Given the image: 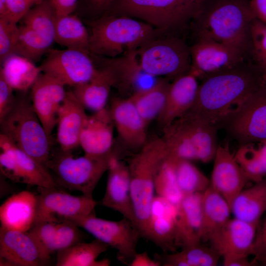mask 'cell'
Segmentation results:
<instances>
[{
    "mask_svg": "<svg viewBox=\"0 0 266 266\" xmlns=\"http://www.w3.org/2000/svg\"><path fill=\"white\" fill-rule=\"evenodd\" d=\"M224 127L240 145L266 141V84L247 100Z\"/></svg>",
    "mask_w": 266,
    "mask_h": 266,
    "instance_id": "4fadbf2b",
    "label": "cell"
},
{
    "mask_svg": "<svg viewBox=\"0 0 266 266\" xmlns=\"http://www.w3.org/2000/svg\"><path fill=\"white\" fill-rule=\"evenodd\" d=\"M221 256L211 246L201 243L181 248L179 252L160 255L154 258L164 266H216Z\"/></svg>",
    "mask_w": 266,
    "mask_h": 266,
    "instance_id": "d590c367",
    "label": "cell"
},
{
    "mask_svg": "<svg viewBox=\"0 0 266 266\" xmlns=\"http://www.w3.org/2000/svg\"><path fill=\"white\" fill-rule=\"evenodd\" d=\"M112 154L95 157L84 154L75 158L71 153L62 151L50 155L46 167L53 173L58 187L78 191L93 197V191L100 179L107 171Z\"/></svg>",
    "mask_w": 266,
    "mask_h": 266,
    "instance_id": "ba28073f",
    "label": "cell"
},
{
    "mask_svg": "<svg viewBox=\"0 0 266 266\" xmlns=\"http://www.w3.org/2000/svg\"><path fill=\"white\" fill-rule=\"evenodd\" d=\"M85 109L71 90L66 91L57 124V141L62 151L71 153L80 146V135L88 116Z\"/></svg>",
    "mask_w": 266,
    "mask_h": 266,
    "instance_id": "cb8c5ba5",
    "label": "cell"
},
{
    "mask_svg": "<svg viewBox=\"0 0 266 266\" xmlns=\"http://www.w3.org/2000/svg\"><path fill=\"white\" fill-rule=\"evenodd\" d=\"M36 3V0H6L5 14L2 17L18 23Z\"/></svg>",
    "mask_w": 266,
    "mask_h": 266,
    "instance_id": "7dc6e473",
    "label": "cell"
},
{
    "mask_svg": "<svg viewBox=\"0 0 266 266\" xmlns=\"http://www.w3.org/2000/svg\"><path fill=\"white\" fill-rule=\"evenodd\" d=\"M154 189L157 196L163 198L176 208L183 198L173 167L166 160L157 173L154 181Z\"/></svg>",
    "mask_w": 266,
    "mask_h": 266,
    "instance_id": "b9f144b4",
    "label": "cell"
},
{
    "mask_svg": "<svg viewBox=\"0 0 266 266\" xmlns=\"http://www.w3.org/2000/svg\"></svg>",
    "mask_w": 266,
    "mask_h": 266,
    "instance_id": "91938a15",
    "label": "cell"
},
{
    "mask_svg": "<svg viewBox=\"0 0 266 266\" xmlns=\"http://www.w3.org/2000/svg\"><path fill=\"white\" fill-rule=\"evenodd\" d=\"M213 160L210 186L226 200L231 208L234 199L251 180L236 161L228 143L218 144Z\"/></svg>",
    "mask_w": 266,
    "mask_h": 266,
    "instance_id": "2e32d148",
    "label": "cell"
},
{
    "mask_svg": "<svg viewBox=\"0 0 266 266\" xmlns=\"http://www.w3.org/2000/svg\"><path fill=\"white\" fill-rule=\"evenodd\" d=\"M231 211L234 218L259 226L266 211V178L243 189L233 200Z\"/></svg>",
    "mask_w": 266,
    "mask_h": 266,
    "instance_id": "4dcf8cb0",
    "label": "cell"
},
{
    "mask_svg": "<svg viewBox=\"0 0 266 266\" xmlns=\"http://www.w3.org/2000/svg\"><path fill=\"white\" fill-rule=\"evenodd\" d=\"M1 73L14 90L26 93L42 72L39 66L28 59L14 54L1 64Z\"/></svg>",
    "mask_w": 266,
    "mask_h": 266,
    "instance_id": "e575fe53",
    "label": "cell"
},
{
    "mask_svg": "<svg viewBox=\"0 0 266 266\" xmlns=\"http://www.w3.org/2000/svg\"><path fill=\"white\" fill-rule=\"evenodd\" d=\"M203 79L195 101L187 112L217 129L224 127L266 84L265 75L254 61L247 63L244 59Z\"/></svg>",
    "mask_w": 266,
    "mask_h": 266,
    "instance_id": "6da1fadb",
    "label": "cell"
},
{
    "mask_svg": "<svg viewBox=\"0 0 266 266\" xmlns=\"http://www.w3.org/2000/svg\"><path fill=\"white\" fill-rule=\"evenodd\" d=\"M0 170L2 175L16 183H24L18 164L10 151L0 148Z\"/></svg>",
    "mask_w": 266,
    "mask_h": 266,
    "instance_id": "bcb514c9",
    "label": "cell"
},
{
    "mask_svg": "<svg viewBox=\"0 0 266 266\" xmlns=\"http://www.w3.org/2000/svg\"><path fill=\"white\" fill-rule=\"evenodd\" d=\"M17 23L5 17H0V62L15 54L19 29Z\"/></svg>",
    "mask_w": 266,
    "mask_h": 266,
    "instance_id": "ee69618b",
    "label": "cell"
},
{
    "mask_svg": "<svg viewBox=\"0 0 266 266\" xmlns=\"http://www.w3.org/2000/svg\"><path fill=\"white\" fill-rule=\"evenodd\" d=\"M0 148L9 150L15 157L20 168L24 183L38 187H58L45 166L19 148L1 133Z\"/></svg>",
    "mask_w": 266,
    "mask_h": 266,
    "instance_id": "1f68e13d",
    "label": "cell"
},
{
    "mask_svg": "<svg viewBox=\"0 0 266 266\" xmlns=\"http://www.w3.org/2000/svg\"><path fill=\"white\" fill-rule=\"evenodd\" d=\"M87 22L90 27V52L99 57H121L162 35L150 24L126 16L104 15Z\"/></svg>",
    "mask_w": 266,
    "mask_h": 266,
    "instance_id": "3957f363",
    "label": "cell"
},
{
    "mask_svg": "<svg viewBox=\"0 0 266 266\" xmlns=\"http://www.w3.org/2000/svg\"><path fill=\"white\" fill-rule=\"evenodd\" d=\"M166 160L173 167L183 196L203 193L210 186V180L191 161L171 157H167Z\"/></svg>",
    "mask_w": 266,
    "mask_h": 266,
    "instance_id": "74e56055",
    "label": "cell"
},
{
    "mask_svg": "<svg viewBox=\"0 0 266 266\" xmlns=\"http://www.w3.org/2000/svg\"><path fill=\"white\" fill-rule=\"evenodd\" d=\"M42 72L72 87L90 81L98 68L91 54L75 49H50L39 66Z\"/></svg>",
    "mask_w": 266,
    "mask_h": 266,
    "instance_id": "7c38bea8",
    "label": "cell"
},
{
    "mask_svg": "<svg viewBox=\"0 0 266 266\" xmlns=\"http://www.w3.org/2000/svg\"><path fill=\"white\" fill-rule=\"evenodd\" d=\"M255 18L249 0H204L192 22L197 39L214 40L246 56L251 53Z\"/></svg>",
    "mask_w": 266,
    "mask_h": 266,
    "instance_id": "7a4b0ae2",
    "label": "cell"
},
{
    "mask_svg": "<svg viewBox=\"0 0 266 266\" xmlns=\"http://www.w3.org/2000/svg\"><path fill=\"white\" fill-rule=\"evenodd\" d=\"M37 204L33 224L42 222H63L95 213L98 203L84 195L76 196L58 187H38Z\"/></svg>",
    "mask_w": 266,
    "mask_h": 266,
    "instance_id": "8fae6325",
    "label": "cell"
},
{
    "mask_svg": "<svg viewBox=\"0 0 266 266\" xmlns=\"http://www.w3.org/2000/svg\"><path fill=\"white\" fill-rule=\"evenodd\" d=\"M55 42L67 49L91 54L89 31L78 14L56 15Z\"/></svg>",
    "mask_w": 266,
    "mask_h": 266,
    "instance_id": "836d02e7",
    "label": "cell"
},
{
    "mask_svg": "<svg viewBox=\"0 0 266 266\" xmlns=\"http://www.w3.org/2000/svg\"><path fill=\"white\" fill-rule=\"evenodd\" d=\"M226 200L210 186L203 192L202 201L201 241H210L230 219Z\"/></svg>",
    "mask_w": 266,
    "mask_h": 266,
    "instance_id": "f546056e",
    "label": "cell"
},
{
    "mask_svg": "<svg viewBox=\"0 0 266 266\" xmlns=\"http://www.w3.org/2000/svg\"><path fill=\"white\" fill-rule=\"evenodd\" d=\"M258 226L234 218L230 219L210 240V246L222 257L233 255H251Z\"/></svg>",
    "mask_w": 266,
    "mask_h": 266,
    "instance_id": "603a6c76",
    "label": "cell"
},
{
    "mask_svg": "<svg viewBox=\"0 0 266 266\" xmlns=\"http://www.w3.org/2000/svg\"><path fill=\"white\" fill-rule=\"evenodd\" d=\"M49 259L28 232L0 227V266H44Z\"/></svg>",
    "mask_w": 266,
    "mask_h": 266,
    "instance_id": "9a60e30c",
    "label": "cell"
},
{
    "mask_svg": "<svg viewBox=\"0 0 266 266\" xmlns=\"http://www.w3.org/2000/svg\"><path fill=\"white\" fill-rule=\"evenodd\" d=\"M100 57L95 56L94 59L112 69L116 78L115 86L131 91V95L152 87L159 80L143 69L134 51L115 58Z\"/></svg>",
    "mask_w": 266,
    "mask_h": 266,
    "instance_id": "484cf974",
    "label": "cell"
},
{
    "mask_svg": "<svg viewBox=\"0 0 266 266\" xmlns=\"http://www.w3.org/2000/svg\"><path fill=\"white\" fill-rule=\"evenodd\" d=\"M65 86L55 77L42 72L31 89L33 107L46 133L51 138L66 95Z\"/></svg>",
    "mask_w": 266,
    "mask_h": 266,
    "instance_id": "5bb4252c",
    "label": "cell"
},
{
    "mask_svg": "<svg viewBox=\"0 0 266 266\" xmlns=\"http://www.w3.org/2000/svg\"><path fill=\"white\" fill-rule=\"evenodd\" d=\"M56 13L50 0L35 4L22 19V24L41 35L49 43L55 42Z\"/></svg>",
    "mask_w": 266,
    "mask_h": 266,
    "instance_id": "ab89813d",
    "label": "cell"
},
{
    "mask_svg": "<svg viewBox=\"0 0 266 266\" xmlns=\"http://www.w3.org/2000/svg\"><path fill=\"white\" fill-rule=\"evenodd\" d=\"M20 93L16 96L12 108L0 120V133L46 167L51 155L52 138L46 133L27 92Z\"/></svg>",
    "mask_w": 266,
    "mask_h": 266,
    "instance_id": "8992f818",
    "label": "cell"
},
{
    "mask_svg": "<svg viewBox=\"0 0 266 266\" xmlns=\"http://www.w3.org/2000/svg\"><path fill=\"white\" fill-rule=\"evenodd\" d=\"M115 85L113 71L102 65L90 81L73 87L71 91L85 108L96 112L105 108L111 88Z\"/></svg>",
    "mask_w": 266,
    "mask_h": 266,
    "instance_id": "f1b7e54d",
    "label": "cell"
},
{
    "mask_svg": "<svg viewBox=\"0 0 266 266\" xmlns=\"http://www.w3.org/2000/svg\"><path fill=\"white\" fill-rule=\"evenodd\" d=\"M19 29L15 54L35 63L51 49L52 44L35 31L23 24L19 26Z\"/></svg>",
    "mask_w": 266,
    "mask_h": 266,
    "instance_id": "60d3db41",
    "label": "cell"
},
{
    "mask_svg": "<svg viewBox=\"0 0 266 266\" xmlns=\"http://www.w3.org/2000/svg\"><path fill=\"white\" fill-rule=\"evenodd\" d=\"M251 54L266 78V25L256 18L251 25Z\"/></svg>",
    "mask_w": 266,
    "mask_h": 266,
    "instance_id": "7bdbcfd3",
    "label": "cell"
},
{
    "mask_svg": "<svg viewBox=\"0 0 266 266\" xmlns=\"http://www.w3.org/2000/svg\"><path fill=\"white\" fill-rule=\"evenodd\" d=\"M191 10L195 17L204 0H182ZM194 17V18H195Z\"/></svg>",
    "mask_w": 266,
    "mask_h": 266,
    "instance_id": "11a10c76",
    "label": "cell"
},
{
    "mask_svg": "<svg viewBox=\"0 0 266 266\" xmlns=\"http://www.w3.org/2000/svg\"><path fill=\"white\" fill-rule=\"evenodd\" d=\"M161 264L156 259H151L146 251L137 253L129 266H160Z\"/></svg>",
    "mask_w": 266,
    "mask_h": 266,
    "instance_id": "db71d44e",
    "label": "cell"
},
{
    "mask_svg": "<svg viewBox=\"0 0 266 266\" xmlns=\"http://www.w3.org/2000/svg\"><path fill=\"white\" fill-rule=\"evenodd\" d=\"M110 113L118 134L128 147L137 152L148 140L147 126L130 99L112 100Z\"/></svg>",
    "mask_w": 266,
    "mask_h": 266,
    "instance_id": "7402d4cb",
    "label": "cell"
},
{
    "mask_svg": "<svg viewBox=\"0 0 266 266\" xmlns=\"http://www.w3.org/2000/svg\"><path fill=\"white\" fill-rule=\"evenodd\" d=\"M249 256L245 255H233L223 257L225 266H251L256 264L253 260L250 261Z\"/></svg>",
    "mask_w": 266,
    "mask_h": 266,
    "instance_id": "816d5d0a",
    "label": "cell"
},
{
    "mask_svg": "<svg viewBox=\"0 0 266 266\" xmlns=\"http://www.w3.org/2000/svg\"><path fill=\"white\" fill-rule=\"evenodd\" d=\"M6 12V0H0V17L4 16Z\"/></svg>",
    "mask_w": 266,
    "mask_h": 266,
    "instance_id": "9f6ffc18",
    "label": "cell"
},
{
    "mask_svg": "<svg viewBox=\"0 0 266 266\" xmlns=\"http://www.w3.org/2000/svg\"><path fill=\"white\" fill-rule=\"evenodd\" d=\"M168 151L162 137L148 140L133 155L128 165L135 224L143 237L150 218L154 196V181Z\"/></svg>",
    "mask_w": 266,
    "mask_h": 266,
    "instance_id": "277c9868",
    "label": "cell"
},
{
    "mask_svg": "<svg viewBox=\"0 0 266 266\" xmlns=\"http://www.w3.org/2000/svg\"><path fill=\"white\" fill-rule=\"evenodd\" d=\"M255 147L253 143L241 145L235 159L251 181L259 182L266 177V141Z\"/></svg>",
    "mask_w": 266,
    "mask_h": 266,
    "instance_id": "f35d334b",
    "label": "cell"
},
{
    "mask_svg": "<svg viewBox=\"0 0 266 266\" xmlns=\"http://www.w3.org/2000/svg\"><path fill=\"white\" fill-rule=\"evenodd\" d=\"M177 208L163 198L155 196L144 238L165 253L176 252Z\"/></svg>",
    "mask_w": 266,
    "mask_h": 266,
    "instance_id": "ffe728a7",
    "label": "cell"
},
{
    "mask_svg": "<svg viewBox=\"0 0 266 266\" xmlns=\"http://www.w3.org/2000/svg\"><path fill=\"white\" fill-rule=\"evenodd\" d=\"M198 78L190 70L176 77L170 83L164 106L157 118L161 129L163 130L191 109L198 92Z\"/></svg>",
    "mask_w": 266,
    "mask_h": 266,
    "instance_id": "d6986e66",
    "label": "cell"
},
{
    "mask_svg": "<svg viewBox=\"0 0 266 266\" xmlns=\"http://www.w3.org/2000/svg\"><path fill=\"white\" fill-rule=\"evenodd\" d=\"M105 15L126 16L145 22L162 34L174 33L192 22L194 15L182 0H115Z\"/></svg>",
    "mask_w": 266,
    "mask_h": 266,
    "instance_id": "52a82bcc",
    "label": "cell"
},
{
    "mask_svg": "<svg viewBox=\"0 0 266 266\" xmlns=\"http://www.w3.org/2000/svg\"><path fill=\"white\" fill-rule=\"evenodd\" d=\"M266 253V218L260 231L257 233L251 255L256 259Z\"/></svg>",
    "mask_w": 266,
    "mask_h": 266,
    "instance_id": "f907efd6",
    "label": "cell"
},
{
    "mask_svg": "<svg viewBox=\"0 0 266 266\" xmlns=\"http://www.w3.org/2000/svg\"><path fill=\"white\" fill-rule=\"evenodd\" d=\"M203 193L183 196L177 206L176 215L177 248L201 243Z\"/></svg>",
    "mask_w": 266,
    "mask_h": 266,
    "instance_id": "d4e9b609",
    "label": "cell"
},
{
    "mask_svg": "<svg viewBox=\"0 0 266 266\" xmlns=\"http://www.w3.org/2000/svg\"><path fill=\"white\" fill-rule=\"evenodd\" d=\"M217 130L187 112L162 130V138L168 156L207 163L216 154Z\"/></svg>",
    "mask_w": 266,
    "mask_h": 266,
    "instance_id": "5b68a950",
    "label": "cell"
},
{
    "mask_svg": "<svg viewBox=\"0 0 266 266\" xmlns=\"http://www.w3.org/2000/svg\"><path fill=\"white\" fill-rule=\"evenodd\" d=\"M36 204V195L31 192L13 194L0 207V227L28 232L34 221Z\"/></svg>",
    "mask_w": 266,
    "mask_h": 266,
    "instance_id": "83f0119b",
    "label": "cell"
},
{
    "mask_svg": "<svg viewBox=\"0 0 266 266\" xmlns=\"http://www.w3.org/2000/svg\"><path fill=\"white\" fill-rule=\"evenodd\" d=\"M115 0H79L76 11L87 21L106 14Z\"/></svg>",
    "mask_w": 266,
    "mask_h": 266,
    "instance_id": "f6af8a7d",
    "label": "cell"
},
{
    "mask_svg": "<svg viewBox=\"0 0 266 266\" xmlns=\"http://www.w3.org/2000/svg\"><path fill=\"white\" fill-rule=\"evenodd\" d=\"M255 18L266 25V0H249Z\"/></svg>",
    "mask_w": 266,
    "mask_h": 266,
    "instance_id": "f5cc1de1",
    "label": "cell"
},
{
    "mask_svg": "<svg viewBox=\"0 0 266 266\" xmlns=\"http://www.w3.org/2000/svg\"><path fill=\"white\" fill-rule=\"evenodd\" d=\"M36 0V1H37V3H38V2H39L41 1H42V0Z\"/></svg>",
    "mask_w": 266,
    "mask_h": 266,
    "instance_id": "680465c9",
    "label": "cell"
},
{
    "mask_svg": "<svg viewBox=\"0 0 266 266\" xmlns=\"http://www.w3.org/2000/svg\"><path fill=\"white\" fill-rule=\"evenodd\" d=\"M257 262H260L264 265L266 266V253L261 255L259 257L254 259Z\"/></svg>",
    "mask_w": 266,
    "mask_h": 266,
    "instance_id": "6f0895ef",
    "label": "cell"
},
{
    "mask_svg": "<svg viewBox=\"0 0 266 266\" xmlns=\"http://www.w3.org/2000/svg\"><path fill=\"white\" fill-rule=\"evenodd\" d=\"M117 251V259L130 266L137 252L141 233L136 226L125 218L111 221L97 218L95 213L76 217L67 221Z\"/></svg>",
    "mask_w": 266,
    "mask_h": 266,
    "instance_id": "30bf717a",
    "label": "cell"
},
{
    "mask_svg": "<svg viewBox=\"0 0 266 266\" xmlns=\"http://www.w3.org/2000/svg\"><path fill=\"white\" fill-rule=\"evenodd\" d=\"M78 228L67 221L42 222L33 224L28 232L50 258L53 253L82 241Z\"/></svg>",
    "mask_w": 266,
    "mask_h": 266,
    "instance_id": "4316f807",
    "label": "cell"
},
{
    "mask_svg": "<svg viewBox=\"0 0 266 266\" xmlns=\"http://www.w3.org/2000/svg\"><path fill=\"white\" fill-rule=\"evenodd\" d=\"M114 127L110 111L106 108L88 116L79 138L85 154L95 157L112 154Z\"/></svg>",
    "mask_w": 266,
    "mask_h": 266,
    "instance_id": "44dd1931",
    "label": "cell"
},
{
    "mask_svg": "<svg viewBox=\"0 0 266 266\" xmlns=\"http://www.w3.org/2000/svg\"><path fill=\"white\" fill-rule=\"evenodd\" d=\"M109 246L96 239L90 242L82 241L57 252V266H108L110 261L97 260Z\"/></svg>",
    "mask_w": 266,
    "mask_h": 266,
    "instance_id": "d6a6232c",
    "label": "cell"
},
{
    "mask_svg": "<svg viewBox=\"0 0 266 266\" xmlns=\"http://www.w3.org/2000/svg\"><path fill=\"white\" fill-rule=\"evenodd\" d=\"M190 50V70L198 78H204L230 67L243 60L245 56L231 47L205 38L197 39Z\"/></svg>",
    "mask_w": 266,
    "mask_h": 266,
    "instance_id": "e0dca14e",
    "label": "cell"
},
{
    "mask_svg": "<svg viewBox=\"0 0 266 266\" xmlns=\"http://www.w3.org/2000/svg\"><path fill=\"white\" fill-rule=\"evenodd\" d=\"M56 15L63 16L73 13L76 11L79 0H50Z\"/></svg>",
    "mask_w": 266,
    "mask_h": 266,
    "instance_id": "681fc988",
    "label": "cell"
},
{
    "mask_svg": "<svg viewBox=\"0 0 266 266\" xmlns=\"http://www.w3.org/2000/svg\"><path fill=\"white\" fill-rule=\"evenodd\" d=\"M14 90L0 73V120L13 106L16 97L14 95Z\"/></svg>",
    "mask_w": 266,
    "mask_h": 266,
    "instance_id": "c3c4849f",
    "label": "cell"
},
{
    "mask_svg": "<svg viewBox=\"0 0 266 266\" xmlns=\"http://www.w3.org/2000/svg\"><path fill=\"white\" fill-rule=\"evenodd\" d=\"M170 83L159 79L152 87L133 93L129 98L147 126L157 119L164 106Z\"/></svg>",
    "mask_w": 266,
    "mask_h": 266,
    "instance_id": "8d00e7d4",
    "label": "cell"
},
{
    "mask_svg": "<svg viewBox=\"0 0 266 266\" xmlns=\"http://www.w3.org/2000/svg\"><path fill=\"white\" fill-rule=\"evenodd\" d=\"M107 171L106 187L101 204L118 211L135 224L128 166L113 154Z\"/></svg>",
    "mask_w": 266,
    "mask_h": 266,
    "instance_id": "ac0fdd59",
    "label": "cell"
},
{
    "mask_svg": "<svg viewBox=\"0 0 266 266\" xmlns=\"http://www.w3.org/2000/svg\"><path fill=\"white\" fill-rule=\"evenodd\" d=\"M136 60L147 73L155 77H177L191 67L190 47L176 36L161 35L134 51Z\"/></svg>",
    "mask_w": 266,
    "mask_h": 266,
    "instance_id": "9c48e42d",
    "label": "cell"
}]
</instances>
